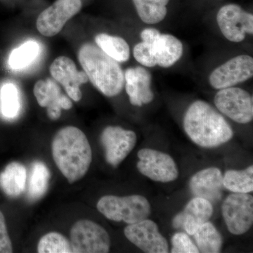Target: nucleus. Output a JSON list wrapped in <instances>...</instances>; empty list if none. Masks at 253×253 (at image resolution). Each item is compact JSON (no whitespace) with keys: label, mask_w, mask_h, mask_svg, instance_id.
Returning a JSON list of instances; mask_svg holds the SVG:
<instances>
[{"label":"nucleus","mask_w":253,"mask_h":253,"mask_svg":"<svg viewBox=\"0 0 253 253\" xmlns=\"http://www.w3.org/2000/svg\"><path fill=\"white\" fill-rule=\"evenodd\" d=\"M55 164L70 184L86 175L92 161V151L84 133L74 126H66L55 134L51 142Z\"/></svg>","instance_id":"f257e3e1"},{"label":"nucleus","mask_w":253,"mask_h":253,"mask_svg":"<svg viewBox=\"0 0 253 253\" xmlns=\"http://www.w3.org/2000/svg\"><path fill=\"white\" fill-rule=\"evenodd\" d=\"M183 126L193 142L206 149L226 144L234 136V130L224 116L203 100H196L190 105L184 114Z\"/></svg>","instance_id":"f03ea898"},{"label":"nucleus","mask_w":253,"mask_h":253,"mask_svg":"<svg viewBox=\"0 0 253 253\" xmlns=\"http://www.w3.org/2000/svg\"><path fill=\"white\" fill-rule=\"evenodd\" d=\"M78 61L91 84L104 96L114 97L124 89L125 76L121 64L99 46L86 42L80 47Z\"/></svg>","instance_id":"7ed1b4c3"},{"label":"nucleus","mask_w":253,"mask_h":253,"mask_svg":"<svg viewBox=\"0 0 253 253\" xmlns=\"http://www.w3.org/2000/svg\"><path fill=\"white\" fill-rule=\"evenodd\" d=\"M98 211L111 221L134 224L147 219L151 214V205L141 195L120 196L107 195L99 199Z\"/></svg>","instance_id":"20e7f679"},{"label":"nucleus","mask_w":253,"mask_h":253,"mask_svg":"<svg viewBox=\"0 0 253 253\" xmlns=\"http://www.w3.org/2000/svg\"><path fill=\"white\" fill-rule=\"evenodd\" d=\"M70 236L73 253H106L111 249L109 233L93 221H76L71 228Z\"/></svg>","instance_id":"39448f33"},{"label":"nucleus","mask_w":253,"mask_h":253,"mask_svg":"<svg viewBox=\"0 0 253 253\" xmlns=\"http://www.w3.org/2000/svg\"><path fill=\"white\" fill-rule=\"evenodd\" d=\"M216 109L239 124H248L253 120V98L249 91L238 86L217 90L214 95Z\"/></svg>","instance_id":"423d86ee"},{"label":"nucleus","mask_w":253,"mask_h":253,"mask_svg":"<svg viewBox=\"0 0 253 253\" xmlns=\"http://www.w3.org/2000/svg\"><path fill=\"white\" fill-rule=\"evenodd\" d=\"M219 31L226 41L243 42L253 35V14L236 4L221 6L216 16Z\"/></svg>","instance_id":"0eeeda50"},{"label":"nucleus","mask_w":253,"mask_h":253,"mask_svg":"<svg viewBox=\"0 0 253 253\" xmlns=\"http://www.w3.org/2000/svg\"><path fill=\"white\" fill-rule=\"evenodd\" d=\"M140 38L149 41L151 53L158 67H172L182 58L184 44L174 35L161 33L154 27H146L141 31Z\"/></svg>","instance_id":"6e6552de"},{"label":"nucleus","mask_w":253,"mask_h":253,"mask_svg":"<svg viewBox=\"0 0 253 253\" xmlns=\"http://www.w3.org/2000/svg\"><path fill=\"white\" fill-rule=\"evenodd\" d=\"M253 77V58L248 54L233 56L211 71L210 85L216 90L235 86Z\"/></svg>","instance_id":"1a4fd4ad"},{"label":"nucleus","mask_w":253,"mask_h":253,"mask_svg":"<svg viewBox=\"0 0 253 253\" xmlns=\"http://www.w3.org/2000/svg\"><path fill=\"white\" fill-rule=\"evenodd\" d=\"M221 213L231 234H246L253 224V197L249 194L233 193L223 202Z\"/></svg>","instance_id":"9d476101"},{"label":"nucleus","mask_w":253,"mask_h":253,"mask_svg":"<svg viewBox=\"0 0 253 253\" xmlns=\"http://www.w3.org/2000/svg\"><path fill=\"white\" fill-rule=\"evenodd\" d=\"M138 170L143 175L157 182L168 183L176 180L179 169L169 154L151 149H142L138 152Z\"/></svg>","instance_id":"9b49d317"},{"label":"nucleus","mask_w":253,"mask_h":253,"mask_svg":"<svg viewBox=\"0 0 253 253\" xmlns=\"http://www.w3.org/2000/svg\"><path fill=\"white\" fill-rule=\"evenodd\" d=\"M82 6V0H56L38 16L37 29L45 37L56 36L66 23L79 13Z\"/></svg>","instance_id":"f8f14e48"},{"label":"nucleus","mask_w":253,"mask_h":253,"mask_svg":"<svg viewBox=\"0 0 253 253\" xmlns=\"http://www.w3.org/2000/svg\"><path fill=\"white\" fill-rule=\"evenodd\" d=\"M100 140L104 148L106 162L116 168L134 149L137 136L134 131L119 126H108L101 132Z\"/></svg>","instance_id":"ddd939ff"},{"label":"nucleus","mask_w":253,"mask_h":253,"mask_svg":"<svg viewBox=\"0 0 253 253\" xmlns=\"http://www.w3.org/2000/svg\"><path fill=\"white\" fill-rule=\"evenodd\" d=\"M126 239L146 253H168L169 245L167 240L161 234L155 221L145 219L144 220L128 224L125 228Z\"/></svg>","instance_id":"4468645a"},{"label":"nucleus","mask_w":253,"mask_h":253,"mask_svg":"<svg viewBox=\"0 0 253 253\" xmlns=\"http://www.w3.org/2000/svg\"><path fill=\"white\" fill-rule=\"evenodd\" d=\"M49 72L53 79L64 87L70 99L76 102L81 101L83 97L81 86L89 82V78L84 71H78L72 59L59 56L50 66Z\"/></svg>","instance_id":"2eb2a0df"},{"label":"nucleus","mask_w":253,"mask_h":253,"mask_svg":"<svg viewBox=\"0 0 253 253\" xmlns=\"http://www.w3.org/2000/svg\"><path fill=\"white\" fill-rule=\"evenodd\" d=\"M149 69L139 65L124 71V88L132 106L141 107L154 101L152 74Z\"/></svg>","instance_id":"dca6fc26"},{"label":"nucleus","mask_w":253,"mask_h":253,"mask_svg":"<svg viewBox=\"0 0 253 253\" xmlns=\"http://www.w3.org/2000/svg\"><path fill=\"white\" fill-rule=\"evenodd\" d=\"M33 94L38 104L46 108L48 117L57 121L61 116V110H70L73 103L69 96L61 93V87L54 80H40L35 84Z\"/></svg>","instance_id":"f3484780"},{"label":"nucleus","mask_w":253,"mask_h":253,"mask_svg":"<svg viewBox=\"0 0 253 253\" xmlns=\"http://www.w3.org/2000/svg\"><path fill=\"white\" fill-rule=\"evenodd\" d=\"M213 214L212 203L203 198L195 197L186 205L182 212L172 220L175 229H184L186 234L194 235L205 223L209 221Z\"/></svg>","instance_id":"a211bd4d"},{"label":"nucleus","mask_w":253,"mask_h":253,"mask_svg":"<svg viewBox=\"0 0 253 253\" xmlns=\"http://www.w3.org/2000/svg\"><path fill=\"white\" fill-rule=\"evenodd\" d=\"M223 175L217 168H208L196 172L189 181V188L195 197L203 198L211 203L221 197Z\"/></svg>","instance_id":"6ab92c4d"},{"label":"nucleus","mask_w":253,"mask_h":253,"mask_svg":"<svg viewBox=\"0 0 253 253\" xmlns=\"http://www.w3.org/2000/svg\"><path fill=\"white\" fill-rule=\"evenodd\" d=\"M27 181V171L21 163H9L0 174V187L10 197L16 198L22 194Z\"/></svg>","instance_id":"aec40b11"},{"label":"nucleus","mask_w":253,"mask_h":253,"mask_svg":"<svg viewBox=\"0 0 253 253\" xmlns=\"http://www.w3.org/2000/svg\"><path fill=\"white\" fill-rule=\"evenodd\" d=\"M94 41L96 46L119 63H126L130 59V46L122 37L99 33L95 36Z\"/></svg>","instance_id":"412c9836"},{"label":"nucleus","mask_w":253,"mask_h":253,"mask_svg":"<svg viewBox=\"0 0 253 253\" xmlns=\"http://www.w3.org/2000/svg\"><path fill=\"white\" fill-rule=\"evenodd\" d=\"M136 14L141 21L149 26H154L166 19L168 5L170 0H131Z\"/></svg>","instance_id":"4be33fe9"},{"label":"nucleus","mask_w":253,"mask_h":253,"mask_svg":"<svg viewBox=\"0 0 253 253\" xmlns=\"http://www.w3.org/2000/svg\"><path fill=\"white\" fill-rule=\"evenodd\" d=\"M51 173L49 168L41 161L32 164L28 179V196L31 200H38L47 191Z\"/></svg>","instance_id":"5701e85b"},{"label":"nucleus","mask_w":253,"mask_h":253,"mask_svg":"<svg viewBox=\"0 0 253 253\" xmlns=\"http://www.w3.org/2000/svg\"><path fill=\"white\" fill-rule=\"evenodd\" d=\"M196 245L199 253H218L221 252L223 239L220 233L212 223H205L194 234Z\"/></svg>","instance_id":"b1692460"},{"label":"nucleus","mask_w":253,"mask_h":253,"mask_svg":"<svg viewBox=\"0 0 253 253\" xmlns=\"http://www.w3.org/2000/svg\"><path fill=\"white\" fill-rule=\"evenodd\" d=\"M223 186L233 193L250 194L253 191V166L243 170L230 169L223 176Z\"/></svg>","instance_id":"393cba45"},{"label":"nucleus","mask_w":253,"mask_h":253,"mask_svg":"<svg viewBox=\"0 0 253 253\" xmlns=\"http://www.w3.org/2000/svg\"><path fill=\"white\" fill-rule=\"evenodd\" d=\"M40 46L34 41H28L16 48L10 54L9 64L12 69L18 71L27 67L39 54Z\"/></svg>","instance_id":"a878e982"},{"label":"nucleus","mask_w":253,"mask_h":253,"mask_svg":"<svg viewBox=\"0 0 253 253\" xmlns=\"http://www.w3.org/2000/svg\"><path fill=\"white\" fill-rule=\"evenodd\" d=\"M39 253H72L71 243L67 238L58 232H49L40 239Z\"/></svg>","instance_id":"bb28decb"},{"label":"nucleus","mask_w":253,"mask_h":253,"mask_svg":"<svg viewBox=\"0 0 253 253\" xmlns=\"http://www.w3.org/2000/svg\"><path fill=\"white\" fill-rule=\"evenodd\" d=\"M1 109L6 118H12L17 116L20 109L19 92L17 87L11 83L4 84L0 93Z\"/></svg>","instance_id":"cd10ccee"},{"label":"nucleus","mask_w":253,"mask_h":253,"mask_svg":"<svg viewBox=\"0 0 253 253\" xmlns=\"http://www.w3.org/2000/svg\"><path fill=\"white\" fill-rule=\"evenodd\" d=\"M172 253H199L197 246L185 233H176L171 239Z\"/></svg>","instance_id":"c85d7f7f"},{"label":"nucleus","mask_w":253,"mask_h":253,"mask_svg":"<svg viewBox=\"0 0 253 253\" xmlns=\"http://www.w3.org/2000/svg\"><path fill=\"white\" fill-rule=\"evenodd\" d=\"M13 252L12 244L10 240L6 221L3 213L0 211V253H11Z\"/></svg>","instance_id":"c756f323"}]
</instances>
